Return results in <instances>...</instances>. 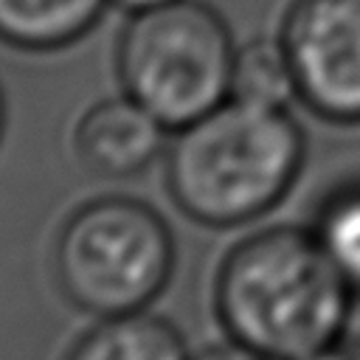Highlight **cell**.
<instances>
[{"label": "cell", "instance_id": "cell-5", "mask_svg": "<svg viewBox=\"0 0 360 360\" xmlns=\"http://www.w3.org/2000/svg\"><path fill=\"white\" fill-rule=\"evenodd\" d=\"M276 37L295 101L326 124H360V0H287Z\"/></svg>", "mask_w": 360, "mask_h": 360}, {"label": "cell", "instance_id": "cell-13", "mask_svg": "<svg viewBox=\"0 0 360 360\" xmlns=\"http://www.w3.org/2000/svg\"><path fill=\"white\" fill-rule=\"evenodd\" d=\"M158 3H166V0H112V6H118L121 11H138V8H149V6H158Z\"/></svg>", "mask_w": 360, "mask_h": 360}, {"label": "cell", "instance_id": "cell-9", "mask_svg": "<svg viewBox=\"0 0 360 360\" xmlns=\"http://www.w3.org/2000/svg\"><path fill=\"white\" fill-rule=\"evenodd\" d=\"M228 98L267 104V107H292L295 84L276 34L253 37L236 45Z\"/></svg>", "mask_w": 360, "mask_h": 360}, {"label": "cell", "instance_id": "cell-4", "mask_svg": "<svg viewBox=\"0 0 360 360\" xmlns=\"http://www.w3.org/2000/svg\"><path fill=\"white\" fill-rule=\"evenodd\" d=\"M177 245L169 222L138 197L82 202L53 242V273L65 298L87 315L143 312L172 281Z\"/></svg>", "mask_w": 360, "mask_h": 360}, {"label": "cell", "instance_id": "cell-3", "mask_svg": "<svg viewBox=\"0 0 360 360\" xmlns=\"http://www.w3.org/2000/svg\"><path fill=\"white\" fill-rule=\"evenodd\" d=\"M236 37L208 0H166L127 14L115 76L172 132L231 96Z\"/></svg>", "mask_w": 360, "mask_h": 360}, {"label": "cell", "instance_id": "cell-11", "mask_svg": "<svg viewBox=\"0 0 360 360\" xmlns=\"http://www.w3.org/2000/svg\"><path fill=\"white\" fill-rule=\"evenodd\" d=\"M191 360H267V357H262V354H256V352H250V349H245V346L228 340V343H222V346H211V349L200 352V354L191 357Z\"/></svg>", "mask_w": 360, "mask_h": 360}, {"label": "cell", "instance_id": "cell-8", "mask_svg": "<svg viewBox=\"0 0 360 360\" xmlns=\"http://www.w3.org/2000/svg\"><path fill=\"white\" fill-rule=\"evenodd\" d=\"M65 360H191V354L172 321L143 309L98 318Z\"/></svg>", "mask_w": 360, "mask_h": 360}, {"label": "cell", "instance_id": "cell-12", "mask_svg": "<svg viewBox=\"0 0 360 360\" xmlns=\"http://www.w3.org/2000/svg\"><path fill=\"white\" fill-rule=\"evenodd\" d=\"M301 360H360V340L354 338H340L338 343L315 352V354H307Z\"/></svg>", "mask_w": 360, "mask_h": 360}, {"label": "cell", "instance_id": "cell-14", "mask_svg": "<svg viewBox=\"0 0 360 360\" xmlns=\"http://www.w3.org/2000/svg\"><path fill=\"white\" fill-rule=\"evenodd\" d=\"M3 129H6V96L0 87V138H3Z\"/></svg>", "mask_w": 360, "mask_h": 360}, {"label": "cell", "instance_id": "cell-6", "mask_svg": "<svg viewBox=\"0 0 360 360\" xmlns=\"http://www.w3.org/2000/svg\"><path fill=\"white\" fill-rule=\"evenodd\" d=\"M172 129L124 90L84 110L73 146L79 160L104 177H135L166 155Z\"/></svg>", "mask_w": 360, "mask_h": 360}, {"label": "cell", "instance_id": "cell-2", "mask_svg": "<svg viewBox=\"0 0 360 360\" xmlns=\"http://www.w3.org/2000/svg\"><path fill=\"white\" fill-rule=\"evenodd\" d=\"M307 135L292 107L225 98L172 132L163 169L174 205L208 228L248 225L292 188Z\"/></svg>", "mask_w": 360, "mask_h": 360}, {"label": "cell", "instance_id": "cell-7", "mask_svg": "<svg viewBox=\"0 0 360 360\" xmlns=\"http://www.w3.org/2000/svg\"><path fill=\"white\" fill-rule=\"evenodd\" d=\"M112 0H0V39L20 51H59L87 37Z\"/></svg>", "mask_w": 360, "mask_h": 360}, {"label": "cell", "instance_id": "cell-1", "mask_svg": "<svg viewBox=\"0 0 360 360\" xmlns=\"http://www.w3.org/2000/svg\"><path fill=\"white\" fill-rule=\"evenodd\" d=\"M354 298L315 233L287 222L239 239L214 278L222 332L267 360H301L346 338Z\"/></svg>", "mask_w": 360, "mask_h": 360}, {"label": "cell", "instance_id": "cell-10", "mask_svg": "<svg viewBox=\"0 0 360 360\" xmlns=\"http://www.w3.org/2000/svg\"><path fill=\"white\" fill-rule=\"evenodd\" d=\"M309 231L360 295V177L338 183L315 208Z\"/></svg>", "mask_w": 360, "mask_h": 360}]
</instances>
